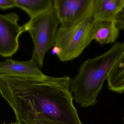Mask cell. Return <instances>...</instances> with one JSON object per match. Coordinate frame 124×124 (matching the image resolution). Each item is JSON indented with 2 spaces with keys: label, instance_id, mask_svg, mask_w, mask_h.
I'll return each mask as SVG.
<instances>
[{
  "label": "cell",
  "instance_id": "6da1fadb",
  "mask_svg": "<svg viewBox=\"0 0 124 124\" xmlns=\"http://www.w3.org/2000/svg\"><path fill=\"white\" fill-rule=\"evenodd\" d=\"M70 79L0 75V94L18 124H82L73 103Z\"/></svg>",
  "mask_w": 124,
  "mask_h": 124
},
{
  "label": "cell",
  "instance_id": "7a4b0ae2",
  "mask_svg": "<svg viewBox=\"0 0 124 124\" xmlns=\"http://www.w3.org/2000/svg\"><path fill=\"white\" fill-rule=\"evenodd\" d=\"M124 50V41L116 43L103 54L84 62L76 76L70 79V90L81 107L87 108L97 104L104 81Z\"/></svg>",
  "mask_w": 124,
  "mask_h": 124
},
{
  "label": "cell",
  "instance_id": "3957f363",
  "mask_svg": "<svg viewBox=\"0 0 124 124\" xmlns=\"http://www.w3.org/2000/svg\"><path fill=\"white\" fill-rule=\"evenodd\" d=\"M94 20L90 16L70 27L60 26L57 29L53 52L62 62L71 61L78 57L92 41Z\"/></svg>",
  "mask_w": 124,
  "mask_h": 124
},
{
  "label": "cell",
  "instance_id": "277c9868",
  "mask_svg": "<svg viewBox=\"0 0 124 124\" xmlns=\"http://www.w3.org/2000/svg\"><path fill=\"white\" fill-rule=\"evenodd\" d=\"M61 24L54 6L43 14L30 19L24 25L33 43L32 59L42 67L47 52L54 47L57 27Z\"/></svg>",
  "mask_w": 124,
  "mask_h": 124
},
{
  "label": "cell",
  "instance_id": "5b68a950",
  "mask_svg": "<svg viewBox=\"0 0 124 124\" xmlns=\"http://www.w3.org/2000/svg\"><path fill=\"white\" fill-rule=\"evenodd\" d=\"M95 0H54V6L65 27L76 25L92 16Z\"/></svg>",
  "mask_w": 124,
  "mask_h": 124
},
{
  "label": "cell",
  "instance_id": "8992f818",
  "mask_svg": "<svg viewBox=\"0 0 124 124\" xmlns=\"http://www.w3.org/2000/svg\"><path fill=\"white\" fill-rule=\"evenodd\" d=\"M19 17L11 12L6 15L0 14V55L10 57L19 48V38L25 32L24 25L18 24Z\"/></svg>",
  "mask_w": 124,
  "mask_h": 124
},
{
  "label": "cell",
  "instance_id": "52a82bcc",
  "mask_svg": "<svg viewBox=\"0 0 124 124\" xmlns=\"http://www.w3.org/2000/svg\"><path fill=\"white\" fill-rule=\"evenodd\" d=\"M0 75L35 78H42L46 76L32 59L27 61L8 59L0 62Z\"/></svg>",
  "mask_w": 124,
  "mask_h": 124
},
{
  "label": "cell",
  "instance_id": "ba28073f",
  "mask_svg": "<svg viewBox=\"0 0 124 124\" xmlns=\"http://www.w3.org/2000/svg\"><path fill=\"white\" fill-rule=\"evenodd\" d=\"M124 7V0H95L93 9L94 20L114 21Z\"/></svg>",
  "mask_w": 124,
  "mask_h": 124
},
{
  "label": "cell",
  "instance_id": "9c48e42d",
  "mask_svg": "<svg viewBox=\"0 0 124 124\" xmlns=\"http://www.w3.org/2000/svg\"><path fill=\"white\" fill-rule=\"evenodd\" d=\"M119 29L114 21L94 20L92 28V40L101 45L113 43L119 36Z\"/></svg>",
  "mask_w": 124,
  "mask_h": 124
},
{
  "label": "cell",
  "instance_id": "30bf717a",
  "mask_svg": "<svg viewBox=\"0 0 124 124\" xmlns=\"http://www.w3.org/2000/svg\"><path fill=\"white\" fill-rule=\"evenodd\" d=\"M108 89L119 94L124 92V50L113 66L107 78Z\"/></svg>",
  "mask_w": 124,
  "mask_h": 124
},
{
  "label": "cell",
  "instance_id": "8fae6325",
  "mask_svg": "<svg viewBox=\"0 0 124 124\" xmlns=\"http://www.w3.org/2000/svg\"><path fill=\"white\" fill-rule=\"evenodd\" d=\"M16 7L24 11L31 19L49 10L54 5V0H14Z\"/></svg>",
  "mask_w": 124,
  "mask_h": 124
},
{
  "label": "cell",
  "instance_id": "7c38bea8",
  "mask_svg": "<svg viewBox=\"0 0 124 124\" xmlns=\"http://www.w3.org/2000/svg\"><path fill=\"white\" fill-rule=\"evenodd\" d=\"M116 27L119 29H124V9L120 11L115 19Z\"/></svg>",
  "mask_w": 124,
  "mask_h": 124
},
{
  "label": "cell",
  "instance_id": "4fadbf2b",
  "mask_svg": "<svg viewBox=\"0 0 124 124\" xmlns=\"http://www.w3.org/2000/svg\"><path fill=\"white\" fill-rule=\"evenodd\" d=\"M16 7L14 0H0V8L6 9Z\"/></svg>",
  "mask_w": 124,
  "mask_h": 124
},
{
  "label": "cell",
  "instance_id": "5bb4252c",
  "mask_svg": "<svg viewBox=\"0 0 124 124\" xmlns=\"http://www.w3.org/2000/svg\"><path fill=\"white\" fill-rule=\"evenodd\" d=\"M5 124V123H4V124ZM18 124L16 122H14V123H12V122H11V123H10V124Z\"/></svg>",
  "mask_w": 124,
  "mask_h": 124
},
{
  "label": "cell",
  "instance_id": "9a60e30c",
  "mask_svg": "<svg viewBox=\"0 0 124 124\" xmlns=\"http://www.w3.org/2000/svg\"><path fill=\"white\" fill-rule=\"evenodd\" d=\"M123 120H124V118H123Z\"/></svg>",
  "mask_w": 124,
  "mask_h": 124
}]
</instances>
